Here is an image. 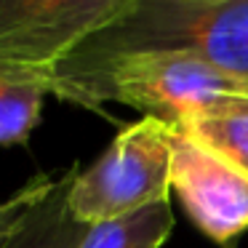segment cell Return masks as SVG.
<instances>
[{"mask_svg":"<svg viewBox=\"0 0 248 248\" xmlns=\"http://www.w3.org/2000/svg\"><path fill=\"white\" fill-rule=\"evenodd\" d=\"M163 54L195 56L248 78V0H131L54 67L51 93L88 109L118 64Z\"/></svg>","mask_w":248,"mask_h":248,"instance_id":"obj_1","label":"cell"},{"mask_svg":"<svg viewBox=\"0 0 248 248\" xmlns=\"http://www.w3.org/2000/svg\"><path fill=\"white\" fill-rule=\"evenodd\" d=\"M171 147L168 123L141 118L123 128L109 150L78 173L70 189V211L83 224L139 211L171 200Z\"/></svg>","mask_w":248,"mask_h":248,"instance_id":"obj_2","label":"cell"},{"mask_svg":"<svg viewBox=\"0 0 248 248\" xmlns=\"http://www.w3.org/2000/svg\"><path fill=\"white\" fill-rule=\"evenodd\" d=\"M248 96V78L195 56H136L118 64L93 91L91 107L120 102L168 125H179L224 99Z\"/></svg>","mask_w":248,"mask_h":248,"instance_id":"obj_3","label":"cell"},{"mask_svg":"<svg viewBox=\"0 0 248 248\" xmlns=\"http://www.w3.org/2000/svg\"><path fill=\"white\" fill-rule=\"evenodd\" d=\"M131 0H0V64L51 70Z\"/></svg>","mask_w":248,"mask_h":248,"instance_id":"obj_4","label":"cell"},{"mask_svg":"<svg viewBox=\"0 0 248 248\" xmlns=\"http://www.w3.org/2000/svg\"><path fill=\"white\" fill-rule=\"evenodd\" d=\"M171 189L192 224L211 240L227 243L248 230V176L219 152L168 125Z\"/></svg>","mask_w":248,"mask_h":248,"instance_id":"obj_5","label":"cell"},{"mask_svg":"<svg viewBox=\"0 0 248 248\" xmlns=\"http://www.w3.org/2000/svg\"><path fill=\"white\" fill-rule=\"evenodd\" d=\"M78 168L72 166L59 179L40 176L38 195L27 205L14 230L0 243V248H78L88 224L75 219L70 211V189L75 184Z\"/></svg>","mask_w":248,"mask_h":248,"instance_id":"obj_6","label":"cell"},{"mask_svg":"<svg viewBox=\"0 0 248 248\" xmlns=\"http://www.w3.org/2000/svg\"><path fill=\"white\" fill-rule=\"evenodd\" d=\"M51 93V70L0 64V147L24 144Z\"/></svg>","mask_w":248,"mask_h":248,"instance_id":"obj_7","label":"cell"},{"mask_svg":"<svg viewBox=\"0 0 248 248\" xmlns=\"http://www.w3.org/2000/svg\"><path fill=\"white\" fill-rule=\"evenodd\" d=\"M173 128L219 152L248 176V96L224 99Z\"/></svg>","mask_w":248,"mask_h":248,"instance_id":"obj_8","label":"cell"},{"mask_svg":"<svg viewBox=\"0 0 248 248\" xmlns=\"http://www.w3.org/2000/svg\"><path fill=\"white\" fill-rule=\"evenodd\" d=\"M173 230L171 200L88 224L78 248H160Z\"/></svg>","mask_w":248,"mask_h":248,"instance_id":"obj_9","label":"cell"},{"mask_svg":"<svg viewBox=\"0 0 248 248\" xmlns=\"http://www.w3.org/2000/svg\"><path fill=\"white\" fill-rule=\"evenodd\" d=\"M38 184H40V179L32 182V184H27L24 189H19L8 203H0V243L6 240V235L14 230V224L19 221V216H22L24 211H27V205L35 200V195H38Z\"/></svg>","mask_w":248,"mask_h":248,"instance_id":"obj_10","label":"cell"},{"mask_svg":"<svg viewBox=\"0 0 248 248\" xmlns=\"http://www.w3.org/2000/svg\"><path fill=\"white\" fill-rule=\"evenodd\" d=\"M189 3H224V0H189Z\"/></svg>","mask_w":248,"mask_h":248,"instance_id":"obj_11","label":"cell"}]
</instances>
